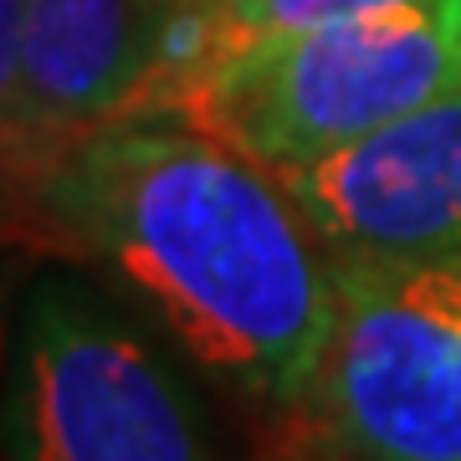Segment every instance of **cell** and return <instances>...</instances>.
Masks as SVG:
<instances>
[{
    "mask_svg": "<svg viewBox=\"0 0 461 461\" xmlns=\"http://www.w3.org/2000/svg\"><path fill=\"white\" fill-rule=\"evenodd\" d=\"M277 180L333 262H451L461 257V83Z\"/></svg>",
    "mask_w": 461,
    "mask_h": 461,
    "instance_id": "5",
    "label": "cell"
},
{
    "mask_svg": "<svg viewBox=\"0 0 461 461\" xmlns=\"http://www.w3.org/2000/svg\"><path fill=\"white\" fill-rule=\"evenodd\" d=\"M11 461H221L180 369L83 282L26 293Z\"/></svg>",
    "mask_w": 461,
    "mask_h": 461,
    "instance_id": "3",
    "label": "cell"
},
{
    "mask_svg": "<svg viewBox=\"0 0 461 461\" xmlns=\"http://www.w3.org/2000/svg\"><path fill=\"white\" fill-rule=\"evenodd\" d=\"M308 405L348 461H461V257L333 262Z\"/></svg>",
    "mask_w": 461,
    "mask_h": 461,
    "instance_id": "4",
    "label": "cell"
},
{
    "mask_svg": "<svg viewBox=\"0 0 461 461\" xmlns=\"http://www.w3.org/2000/svg\"><path fill=\"white\" fill-rule=\"evenodd\" d=\"M32 211L200 375L257 405H308L333 329V257L267 165L165 118H118L51 169Z\"/></svg>",
    "mask_w": 461,
    "mask_h": 461,
    "instance_id": "1",
    "label": "cell"
},
{
    "mask_svg": "<svg viewBox=\"0 0 461 461\" xmlns=\"http://www.w3.org/2000/svg\"><path fill=\"white\" fill-rule=\"evenodd\" d=\"M159 5H169V0H159Z\"/></svg>",
    "mask_w": 461,
    "mask_h": 461,
    "instance_id": "8",
    "label": "cell"
},
{
    "mask_svg": "<svg viewBox=\"0 0 461 461\" xmlns=\"http://www.w3.org/2000/svg\"><path fill=\"white\" fill-rule=\"evenodd\" d=\"M456 83L461 0H415L159 77L123 118H165L211 133L272 175H287Z\"/></svg>",
    "mask_w": 461,
    "mask_h": 461,
    "instance_id": "2",
    "label": "cell"
},
{
    "mask_svg": "<svg viewBox=\"0 0 461 461\" xmlns=\"http://www.w3.org/2000/svg\"><path fill=\"white\" fill-rule=\"evenodd\" d=\"M154 57V0H32L16 62L0 72L11 180L36 195L83 139L129 113Z\"/></svg>",
    "mask_w": 461,
    "mask_h": 461,
    "instance_id": "6",
    "label": "cell"
},
{
    "mask_svg": "<svg viewBox=\"0 0 461 461\" xmlns=\"http://www.w3.org/2000/svg\"><path fill=\"white\" fill-rule=\"evenodd\" d=\"M395 5H415V0H169V5H159V57H154L149 83L190 72V67L215 62V57H230V51L262 47V41L379 16Z\"/></svg>",
    "mask_w": 461,
    "mask_h": 461,
    "instance_id": "7",
    "label": "cell"
}]
</instances>
